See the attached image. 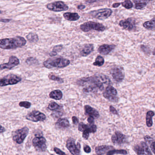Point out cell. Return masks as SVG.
I'll list each match as a JSON object with an SVG mask.
<instances>
[{"instance_id": "40", "label": "cell", "mask_w": 155, "mask_h": 155, "mask_svg": "<svg viewBox=\"0 0 155 155\" xmlns=\"http://www.w3.org/2000/svg\"><path fill=\"white\" fill-rule=\"evenodd\" d=\"M53 150H54V152L57 154H59L60 155H67L65 152H63V151H61V149H59V148H57L56 147H54Z\"/></svg>"}, {"instance_id": "47", "label": "cell", "mask_w": 155, "mask_h": 155, "mask_svg": "<svg viewBox=\"0 0 155 155\" xmlns=\"http://www.w3.org/2000/svg\"><path fill=\"white\" fill-rule=\"evenodd\" d=\"M10 19H1V22H4V23H6V22H9L11 21Z\"/></svg>"}, {"instance_id": "4", "label": "cell", "mask_w": 155, "mask_h": 155, "mask_svg": "<svg viewBox=\"0 0 155 155\" xmlns=\"http://www.w3.org/2000/svg\"><path fill=\"white\" fill-rule=\"evenodd\" d=\"M80 29L84 32H88L91 30L97 31H103L105 27L103 24L96 22H88L83 23L80 26Z\"/></svg>"}, {"instance_id": "36", "label": "cell", "mask_w": 155, "mask_h": 155, "mask_svg": "<svg viewBox=\"0 0 155 155\" xmlns=\"http://www.w3.org/2000/svg\"><path fill=\"white\" fill-rule=\"evenodd\" d=\"M19 105L20 107H22V108H24L26 109H28L31 107V103L29 101H21L19 104Z\"/></svg>"}, {"instance_id": "13", "label": "cell", "mask_w": 155, "mask_h": 155, "mask_svg": "<svg viewBox=\"0 0 155 155\" xmlns=\"http://www.w3.org/2000/svg\"><path fill=\"white\" fill-rule=\"evenodd\" d=\"M134 150L138 155H152L148 145L145 142H142L135 145L134 147Z\"/></svg>"}, {"instance_id": "50", "label": "cell", "mask_w": 155, "mask_h": 155, "mask_svg": "<svg viewBox=\"0 0 155 155\" xmlns=\"http://www.w3.org/2000/svg\"><path fill=\"white\" fill-rule=\"evenodd\" d=\"M6 131L5 128L4 127H3L2 126H1V133H3V132H5Z\"/></svg>"}, {"instance_id": "42", "label": "cell", "mask_w": 155, "mask_h": 155, "mask_svg": "<svg viewBox=\"0 0 155 155\" xmlns=\"http://www.w3.org/2000/svg\"><path fill=\"white\" fill-rule=\"evenodd\" d=\"M89 134L90 132H88V131H83L82 133V137L85 140H87L89 137Z\"/></svg>"}, {"instance_id": "1", "label": "cell", "mask_w": 155, "mask_h": 155, "mask_svg": "<svg viewBox=\"0 0 155 155\" xmlns=\"http://www.w3.org/2000/svg\"><path fill=\"white\" fill-rule=\"evenodd\" d=\"M77 84L80 86H85L83 89L85 93H95L98 91H103L105 86H110L111 81L107 75L98 74L82 78L77 81Z\"/></svg>"}, {"instance_id": "7", "label": "cell", "mask_w": 155, "mask_h": 155, "mask_svg": "<svg viewBox=\"0 0 155 155\" xmlns=\"http://www.w3.org/2000/svg\"><path fill=\"white\" fill-rule=\"evenodd\" d=\"M112 10L110 8H103L92 10L89 13L92 17L103 20L108 18L112 15Z\"/></svg>"}, {"instance_id": "22", "label": "cell", "mask_w": 155, "mask_h": 155, "mask_svg": "<svg viewBox=\"0 0 155 155\" xmlns=\"http://www.w3.org/2000/svg\"><path fill=\"white\" fill-rule=\"evenodd\" d=\"M94 50V46L92 44H87L82 49L80 52L81 55L82 57H86L91 53Z\"/></svg>"}, {"instance_id": "23", "label": "cell", "mask_w": 155, "mask_h": 155, "mask_svg": "<svg viewBox=\"0 0 155 155\" xmlns=\"http://www.w3.org/2000/svg\"><path fill=\"white\" fill-rule=\"evenodd\" d=\"M63 17L66 20L71 22L78 21L80 18V16L78 14L76 13H64L63 14Z\"/></svg>"}, {"instance_id": "48", "label": "cell", "mask_w": 155, "mask_h": 155, "mask_svg": "<svg viewBox=\"0 0 155 155\" xmlns=\"http://www.w3.org/2000/svg\"><path fill=\"white\" fill-rule=\"evenodd\" d=\"M85 7H86V6L84 5H80L78 6L77 8H78V9L82 10L85 8Z\"/></svg>"}, {"instance_id": "5", "label": "cell", "mask_w": 155, "mask_h": 155, "mask_svg": "<svg viewBox=\"0 0 155 155\" xmlns=\"http://www.w3.org/2000/svg\"><path fill=\"white\" fill-rule=\"evenodd\" d=\"M22 79V78L20 75L13 74L7 75L1 79L0 86L1 87H5L8 85L17 84L21 82Z\"/></svg>"}, {"instance_id": "20", "label": "cell", "mask_w": 155, "mask_h": 155, "mask_svg": "<svg viewBox=\"0 0 155 155\" xmlns=\"http://www.w3.org/2000/svg\"><path fill=\"white\" fill-rule=\"evenodd\" d=\"M85 113L89 116L92 117L94 118H98L99 117V113L94 108L89 105H85L84 106Z\"/></svg>"}, {"instance_id": "15", "label": "cell", "mask_w": 155, "mask_h": 155, "mask_svg": "<svg viewBox=\"0 0 155 155\" xmlns=\"http://www.w3.org/2000/svg\"><path fill=\"white\" fill-rule=\"evenodd\" d=\"M110 73L113 80L117 83H120L123 81L125 77V74L123 70L119 67H114L111 69Z\"/></svg>"}, {"instance_id": "37", "label": "cell", "mask_w": 155, "mask_h": 155, "mask_svg": "<svg viewBox=\"0 0 155 155\" xmlns=\"http://www.w3.org/2000/svg\"><path fill=\"white\" fill-rule=\"evenodd\" d=\"M62 48H63V45H57L54 47L52 52H54L56 53L57 54V53L61 52L62 50Z\"/></svg>"}, {"instance_id": "17", "label": "cell", "mask_w": 155, "mask_h": 155, "mask_svg": "<svg viewBox=\"0 0 155 155\" xmlns=\"http://www.w3.org/2000/svg\"><path fill=\"white\" fill-rule=\"evenodd\" d=\"M126 135L120 131H117L112 137V142L115 144H121L126 142Z\"/></svg>"}, {"instance_id": "32", "label": "cell", "mask_w": 155, "mask_h": 155, "mask_svg": "<svg viewBox=\"0 0 155 155\" xmlns=\"http://www.w3.org/2000/svg\"><path fill=\"white\" fill-rule=\"evenodd\" d=\"M60 108V105L54 101H52L49 104L48 109L51 111H55V110Z\"/></svg>"}, {"instance_id": "28", "label": "cell", "mask_w": 155, "mask_h": 155, "mask_svg": "<svg viewBox=\"0 0 155 155\" xmlns=\"http://www.w3.org/2000/svg\"><path fill=\"white\" fill-rule=\"evenodd\" d=\"M144 27L148 30H155V18L152 19L150 21H147L143 24Z\"/></svg>"}, {"instance_id": "31", "label": "cell", "mask_w": 155, "mask_h": 155, "mask_svg": "<svg viewBox=\"0 0 155 155\" xmlns=\"http://www.w3.org/2000/svg\"><path fill=\"white\" fill-rule=\"evenodd\" d=\"M104 61V59L103 57L98 56L96 58L95 61L93 63V65L95 66H101L103 65Z\"/></svg>"}, {"instance_id": "12", "label": "cell", "mask_w": 155, "mask_h": 155, "mask_svg": "<svg viewBox=\"0 0 155 155\" xmlns=\"http://www.w3.org/2000/svg\"><path fill=\"white\" fill-rule=\"evenodd\" d=\"M26 118L27 120L33 122L43 121L46 120V116L39 111H33L26 116Z\"/></svg>"}, {"instance_id": "11", "label": "cell", "mask_w": 155, "mask_h": 155, "mask_svg": "<svg viewBox=\"0 0 155 155\" xmlns=\"http://www.w3.org/2000/svg\"><path fill=\"white\" fill-rule=\"evenodd\" d=\"M47 8L51 11L60 12L68 10L69 7L63 1H57L49 3L46 6Z\"/></svg>"}, {"instance_id": "29", "label": "cell", "mask_w": 155, "mask_h": 155, "mask_svg": "<svg viewBox=\"0 0 155 155\" xmlns=\"http://www.w3.org/2000/svg\"><path fill=\"white\" fill-rule=\"evenodd\" d=\"M27 38L31 43H36L38 41V36L35 32H30L27 36Z\"/></svg>"}, {"instance_id": "39", "label": "cell", "mask_w": 155, "mask_h": 155, "mask_svg": "<svg viewBox=\"0 0 155 155\" xmlns=\"http://www.w3.org/2000/svg\"><path fill=\"white\" fill-rule=\"evenodd\" d=\"M52 116L55 118H59L62 116V113L59 111H55L52 113Z\"/></svg>"}, {"instance_id": "27", "label": "cell", "mask_w": 155, "mask_h": 155, "mask_svg": "<svg viewBox=\"0 0 155 155\" xmlns=\"http://www.w3.org/2000/svg\"><path fill=\"white\" fill-rule=\"evenodd\" d=\"M148 1H134L135 3V8L136 9L141 10L147 6L148 2Z\"/></svg>"}, {"instance_id": "3", "label": "cell", "mask_w": 155, "mask_h": 155, "mask_svg": "<svg viewBox=\"0 0 155 155\" xmlns=\"http://www.w3.org/2000/svg\"><path fill=\"white\" fill-rule=\"evenodd\" d=\"M70 64V61L68 59L61 57L49 58L43 63L44 66L48 69L62 68L68 66Z\"/></svg>"}, {"instance_id": "9", "label": "cell", "mask_w": 155, "mask_h": 155, "mask_svg": "<svg viewBox=\"0 0 155 155\" xmlns=\"http://www.w3.org/2000/svg\"><path fill=\"white\" fill-rule=\"evenodd\" d=\"M117 95V90L111 85L107 87L103 93V96L105 98L113 103H117L119 99Z\"/></svg>"}, {"instance_id": "51", "label": "cell", "mask_w": 155, "mask_h": 155, "mask_svg": "<svg viewBox=\"0 0 155 155\" xmlns=\"http://www.w3.org/2000/svg\"><path fill=\"white\" fill-rule=\"evenodd\" d=\"M50 56L51 57H54V56H56L57 55V53H56L54 52H51L50 53Z\"/></svg>"}, {"instance_id": "55", "label": "cell", "mask_w": 155, "mask_h": 155, "mask_svg": "<svg viewBox=\"0 0 155 155\" xmlns=\"http://www.w3.org/2000/svg\"></svg>"}, {"instance_id": "6", "label": "cell", "mask_w": 155, "mask_h": 155, "mask_svg": "<svg viewBox=\"0 0 155 155\" xmlns=\"http://www.w3.org/2000/svg\"><path fill=\"white\" fill-rule=\"evenodd\" d=\"M29 131V128L27 126L17 130L13 133V140L17 143L21 144L28 135Z\"/></svg>"}, {"instance_id": "45", "label": "cell", "mask_w": 155, "mask_h": 155, "mask_svg": "<svg viewBox=\"0 0 155 155\" xmlns=\"http://www.w3.org/2000/svg\"><path fill=\"white\" fill-rule=\"evenodd\" d=\"M72 120H73V123L75 125H77L79 123L78 119L76 117L73 116V117H72Z\"/></svg>"}, {"instance_id": "2", "label": "cell", "mask_w": 155, "mask_h": 155, "mask_svg": "<svg viewBox=\"0 0 155 155\" xmlns=\"http://www.w3.org/2000/svg\"><path fill=\"white\" fill-rule=\"evenodd\" d=\"M27 40L24 37L17 36L10 38L2 39L0 40V47L6 50L14 49L25 46Z\"/></svg>"}, {"instance_id": "41", "label": "cell", "mask_w": 155, "mask_h": 155, "mask_svg": "<svg viewBox=\"0 0 155 155\" xmlns=\"http://www.w3.org/2000/svg\"><path fill=\"white\" fill-rule=\"evenodd\" d=\"M110 111L114 115H118V114L117 110L114 107H113L112 105H110Z\"/></svg>"}, {"instance_id": "30", "label": "cell", "mask_w": 155, "mask_h": 155, "mask_svg": "<svg viewBox=\"0 0 155 155\" xmlns=\"http://www.w3.org/2000/svg\"><path fill=\"white\" fill-rule=\"evenodd\" d=\"M116 154L126 155L127 154V151L125 150H110L107 152V155H114Z\"/></svg>"}, {"instance_id": "19", "label": "cell", "mask_w": 155, "mask_h": 155, "mask_svg": "<svg viewBox=\"0 0 155 155\" xmlns=\"http://www.w3.org/2000/svg\"><path fill=\"white\" fill-rule=\"evenodd\" d=\"M116 46L114 45H102L98 48V51L101 55H107L114 50Z\"/></svg>"}, {"instance_id": "44", "label": "cell", "mask_w": 155, "mask_h": 155, "mask_svg": "<svg viewBox=\"0 0 155 155\" xmlns=\"http://www.w3.org/2000/svg\"><path fill=\"white\" fill-rule=\"evenodd\" d=\"M87 121L90 124H94V118L93 117L89 116L87 118Z\"/></svg>"}, {"instance_id": "14", "label": "cell", "mask_w": 155, "mask_h": 155, "mask_svg": "<svg viewBox=\"0 0 155 155\" xmlns=\"http://www.w3.org/2000/svg\"><path fill=\"white\" fill-rule=\"evenodd\" d=\"M119 25L123 29L132 31L136 28V22L134 19L128 18L125 20H121Z\"/></svg>"}, {"instance_id": "53", "label": "cell", "mask_w": 155, "mask_h": 155, "mask_svg": "<svg viewBox=\"0 0 155 155\" xmlns=\"http://www.w3.org/2000/svg\"><path fill=\"white\" fill-rule=\"evenodd\" d=\"M152 54L153 55L155 56V48H154V50H153V52H152Z\"/></svg>"}, {"instance_id": "54", "label": "cell", "mask_w": 155, "mask_h": 155, "mask_svg": "<svg viewBox=\"0 0 155 155\" xmlns=\"http://www.w3.org/2000/svg\"><path fill=\"white\" fill-rule=\"evenodd\" d=\"M53 155V154H51V155Z\"/></svg>"}, {"instance_id": "43", "label": "cell", "mask_w": 155, "mask_h": 155, "mask_svg": "<svg viewBox=\"0 0 155 155\" xmlns=\"http://www.w3.org/2000/svg\"><path fill=\"white\" fill-rule=\"evenodd\" d=\"M83 149H84V152L86 153H90V152H91V148L88 145H86V146H84Z\"/></svg>"}, {"instance_id": "21", "label": "cell", "mask_w": 155, "mask_h": 155, "mask_svg": "<svg viewBox=\"0 0 155 155\" xmlns=\"http://www.w3.org/2000/svg\"><path fill=\"white\" fill-rule=\"evenodd\" d=\"M113 149V147L108 145H102L96 147L95 152L97 155H103L105 154L108 151H110L111 149Z\"/></svg>"}, {"instance_id": "33", "label": "cell", "mask_w": 155, "mask_h": 155, "mask_svg": "<svg viewBox=\"0 0 155 155\" xmlns=\"http://www.w3.org/2000/svg\"><path fill=\"white\" fill-rule=\"evenodd\" d=\"M121 4L122 5V6L125 7V8L127 9H131L133 6V3L130 0H126L123 2L121 3Z\"/></svg>"}, {"instance_id": "18", "label": "cell", "mask_w": 155, "mask_h": 155, "mask_svg": "<svg viewBox=\"0 0 155 155\" xmlns=\"http://www.w3.org/2000/svg\"><path fill=\"white\" fill-rule=\"evenodd\" d=\"M97 130V126L95 124H90L87 125L84 123L81 122L79 124L78 130L80 131H87L90 133H95L96 132Z\"/></svg>"}, {"instance_id": "16", "label": "cell", "mask_w": 155, "mask_h": 155, "mask_svg": "<svg viewBox=\"0 0 155 155\" xmlns=\"http://www.w3.org/2000/svg\"><path fill=\"white\" fill-rule=\"evenodd\" d=\"M20 63V60L17 57L15 56H11L10 57L8 63H3L1 65V70H3L5 69H12L13 68L18 65Z\"/></svg>"}, {"instance_id": "24", "label": "cell", "mask_w": 155, "mask_h": 155, "mask_svg": "<svg viewBox=\"0 0 155 155\" xmlns=\"http://www.w3.org/2000/svg\"><path fill=\"white\" fill-rule=\"evenodd\" d=\"M56 126L59 129H65L70 126V123L66 118H60L56 122Z\"/></svg>"}, {"instance_id": "46", "label": "cell", "mask_w": 155, "mask_h": 155, "mask_svg": "<svg viewBox=\"0 0 155 155\" xmlns=\"http://www.w3.org/2000/svg\"><path fill=\"white\" fill-rule=\"evenodd\" d=\"M150 147H151V150L152 151V152L155 154V142H152L151 143Z\"/></svg>"}, {"instance_id": "25", "label": "cell", "mask_w": 155, "mask_h": 155, "mask_svg": "<svg viewBox=\"0 0 155 155\" xmlns=\"http://www.w3.org/2000/svg\"><path fill=\"white\" fill-rule=\"evenodd\" d=\"M49 96L53 99L60 100L62 98L63 94L61 90H56L50 92Z\"/></svg>"}, {"instance_id": "35", "label": "cell", "mask_w": 155, "mask_h": 155, "mask_svg": "<svg viewBox=\"0 0 155 155\" xmlns=\"http://www.w3.org/2000/svg\"><path fill=\"white\" fill-rule=\"evenodd\" d=\"M48 78H49L50 79V80L56 81V82H57L59 83H62L64 82L62 79L61 78L57 77L56 75H49Z\"/></svg>"}, {"instance_id": "34", "label": "cell", "mask_w": 155, "mask_h": 155, "mask_svg": "<svg viewBox=\"0 0 155 155\" xmlns=\"http://www.w3.org/2000/svg\"><path fill=\"white\" fill-rule=\"evenodd\" d=\"M26 62L29 65H37L38 63V61L36 58L29 57L26 60Z\"/></svg>"}, {"instance_id": "10", "label": "cell", "mask_w": 155, "mask_h": 155, "mask_svg": "<svg viewBox=\"0 0 155 155\" xmlns=\"http://www.w3.org/2000/svg\"><path fill=\"white\" fill-rule=\"evenodd\" d=\"M66 147L72 155H80L81 145L79 143L76 144L75 140L73 138H70L67 139Z\"/></svg>"}, {"instance_id": "49", "label": "cell", "mask_w": 155, "mask_h": 155, "mask_svg": "<svg viewBox=\"0 0 155 155\" xmlns=\"http://www.w3.org/2000/svg\"><path fill=\"white\" fill-rule=\"evenodd\" d=\"M121 3H114V4L112 5V7H114V8H117V7H118V6H120L121 5Z\"/></svg>"}, {"instance_id": "38", "label": "cell", "mask_w": 155, "mask_h": 155, "mask_svg": "<svg viewBox=\"0 0 155 155\" xmlns=\"http://www.w3.org/2000/svg\"><path fill=\"white\" fill-rule=\"evenodd\" d=\"M141 48L142 49V51L146 53L147 54H149L150 53V49L148 47H147V46H145V45H141Z\"/></svg>"}, {"instance_id": "26", "label": "cell", "mask_w": 155, "mask_h": 155, "mask_svg": "<svg viewBox=\"0 0 155 155\" xmlns=\"http://www.w3.org/2000/svg\"><path fill=\"white\" fill-rule=\"evenodd\" d=\"M155 115V113L153 111H150L147 112L146 116V124L147 127H150L153 125L152 117Z\"/></svg>"}, {"instance_id": "8", "label": "cell", "mask_w": 155, "mask_h": 155, "mask_svg": "<svg viewBox=\"0 0 155 155\" xmlns=\"http://www.w3.org/2000/svg\"><path fill=\"white\" fill-rule=\"evenodd\" d=\"M47 141L44 137H36L32 140V144L35 149L38 152H44L47 150Z\"/></svg>"}, {"instance_id": "52", "label": "cell", "mask_w": 155, "mask_h": 155, "mask_svg": "<svg viewBox=\"0 0 155 155\" xmlns=\"http://www.w3.org/2000/svg\"><path fill=\"white\" fill-rule=\"evenodd\" d=\"M97 1H86V2H88V3H93V2H97Z\"/></svg>"}]
</instances>
